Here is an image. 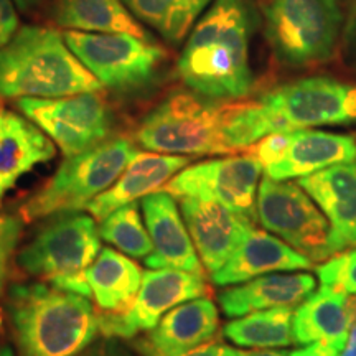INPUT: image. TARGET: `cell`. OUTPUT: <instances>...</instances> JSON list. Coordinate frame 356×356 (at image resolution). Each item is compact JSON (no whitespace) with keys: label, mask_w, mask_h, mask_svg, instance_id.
Returning <instances> with one entry per match:
<instances>
[{"label":"cell","mask_w":356,"mask_h":356,"mask_svg":"<svg viewBox=\"0 0 356 356\" xmlns=\"http://www.w3.org/2000/svg\"><path fill=\"white\" fill-rule=\"evenodd\" d=\"M254 13L248 0H213L197 20L178 58L177 71L191 91L231 101L252 89L249 42Z\"/></svg>","instance_id":"1"},{"label":"cell","mask_w":356,"mask_h":356,"mask_svg":"<svg viewBox=\"0 0 356 356\" xmlns=\"http://www.w3.org/2000/svg\"><path fill=\"white\" fill-rule=\"evenodd\" d=\"M89 297L44 284L10 287L7 312L20 356H78L95 343L99 315Z\"/></svg>","instance_id":"2"},{"label":"cell","mask_w":356,"mask_h":356,"mask_svg":"<svg viewBox=\"0 0 356 356\" xmlns=\"http://www.w3.org/2000/svg\"><path fill=\"white\" fill-rule=\"evenodd\" d=\"M102 84L66 44L60 32L26 25L0 48V96L63 97L99 92Z\"/></svg>","instance_id":"3"},{"label":"cell","mask_w":356,"mask_h":356,"mask_svg":"<svg viewBox=\"0 0 356 356\" xmlns=\"http://www.w3.org/2000/svg\"><path fill=\"white\" fill-rule=\"evenodd\" d=\"M231 109L233 102L195 91L173 92L145 115L137 129V142L159 154H233L226 140Z\"/></svg>","instance_id":"4"},{"label":"cell","mask_w":356,"mask_h":356,"mask_svg":"<svg viewBox=\"0 0 356 356\" xmlns=\"http://www.w3.org/2000/svg\"><path fill=\"white\" fill-rule=\"evenodd\" d=\"M259 8L280 65L307 68L335 55L345 24L341 0H259Z\"/></svg>","instance_id":"5"},{"label":"cell","mask_w":356,"mask_h":356,"mask_svg":"<svg viewBox=\"0 0 356 356\" xmlns=\"http://www.w3.org/2000/svg\"><path fill=\"white\" fill-rule=\"evenodd\" d=\"M137 152L126 137H115L66 157L55 175L22 204L20 218L37 221L86 208L121 177Z\"/></svg>","instance_id":"6"},{"label":"cell","mask_w":356,"mask_h":356,"mask_svg":"<svg viewBox=\"0 0 356 356\" xmlns=\"http://www.w3.org/2000/svg\"><path fill=\"white\" fill-rule=\"evenodd\" d=\"M51 218L22 249L17 257L19 266L53 287L91 297L86 270L101 251L96 221L79 211Z\"/></svg>","instance_id":"7"},{"label":"cell","mask_w":356,"mask_h":356,"mask_svg":"<svg viewBox=\"0 0 356 356\" xmlns=\"http://www.w3.org/2000/svg\"><path fill=\"white\" fill-rule=\"evenodd\" d=\"M65 42L102 86L132 91L154 78L165 50L152 40L129 33H89L68 30Z\"/></svg>","instance_id":"8"},{"label":"cell","mask_w":356,"mask_h":356,"mask_svg":"<svg viewBox=\"0 0 356 356\" xmlns=\"http://www.w3.org/2000/svg\"><path fill=\"white\" fill-rule=\"evenodd\" d=\"M256 207L261 225L296 251L315 262L332 257L328 221L299 184L266 175L257 188Z\"/></svg>","instance_id":"9"},{"label":"cell","mask_w":356,"mask_h":356,"mask_svg":"<svg viewBox=\"0 0 356 356\" xmlns=\"http://www.w3.org/2000/svg\"><path fill=\"white\" fill-rule=\"evenodd\" d=\"M17 106L42 129L65 157L81 154L108 140L113 115L97 92L63 97H20Z\"/></svg>","instance_id":"10"},{"label":"cell","mask_w":356,"mask_h":356,"mask_svg":"<svg viewBox=\"0 0 356 356\" xmlns=\"http://www.w3.org/2000/svg\"><path fill=\"white\" fill-rule=\"evenodd\" d=\"M261 102L282 132L356 122V86L328 76H310L273 89Z\"/></svg>","instance_id":"11"},{"label":"cell","mask_w":356,"mask_h":356,"mask_svg":"<svg viewBox=\"0 0 356 356\" xmlns=\"http://www.w3.org/2000/svg\"><path fill=\"white\" fill-rule=\"evenodd\" d=\"M262 165L248 154L185 167L165 185L177 198H200L225 204L249 221L257 220L256 190Z\"/></svg>","instance_id":"12"},{"label":"cell","mask_w":356,"mask_h":356,"mask_svg":"<svg viewBox=\"0 0 356 356\" xmlns=\"http://www.w3.org/2000/svg\"><path fill=\"white\" fill-rule=\"evenodd\" d=\"M207 291L202 274L181 269L145 270L126 310L99 315V332L108 338H131L142 330H152L168 310L198 299Z\"/></svg>","instance_id":"13"},{"label":"cell","mask_w":356,"mask_h":356,"mask_svg":"<svg viewBox=\"0 0 356 356\" xmlns=\"http://www.w3.org/2000/svg\"><path fill=\"white\" fill-rule=\"evenodd\" d=\"M180 211L193 246L210 274L229 259L251 228H254V222L248 218L208 200L180 198Z\"/></svg>","instance_id":"14"},{"label":"cell","mask_w":356,"mask_h":356,"mask_svg":"<svg viewBox=\"0 0 356 356\" xmlns=\"http://www.w3.org/2000/svg\"><path fill=\"white\" fill-rule=\"evenodd\" d=\"M330 221L332 256L356 248V162L338 163L297 180Z\"/></svg>","instance_id":"15"},{"label":"cell","mask_w":356,"mask_h":356,"mask_svg":"<svg viewBox=\"0 0 356 356\" xmlns=\"http://www.w3.org/2000/svg\"><path fill=\"white\" fill-rule=\"evenodd\" d=\"M142 211L154 251L145 257L150 269H181L202 274L197 249L184 225L175 200L165 190L154 191L142 198Z\"/></svg>","instance_id":"16"},{"label":"cell","mask_w":356,"mask_h":356,"mask_svg":"<svg viewBox=\"0 0 356 356\" xmlns=\"http://www.w3.org/2000/svg\"><path fill=\"white\" fill-rule=\"evenodd\" d=\"M186 155L137 152L124 168L121 177L86 204V210L97 220H102L124 204L144 198L154 191L162 190L173 175L188 167Z\"/></svg>","instance_id":"17"},{"label":"cell","mask_w":356,"mask_h":356,"mask_svg":"<svg viewBox=\"0 0 356 356\" xmlns=\"http://www.w3.org/2000/svg\"><path fill=\"white\" fill-rule=\"evenodd\" d=\"M314 261L266 231L251 228L211 280L216 286H234L270 273L310 269Z\"/></svg>","instance_id":"18"},{"label":"cell","mask_w":356,"mask_h":356,"mask_svg":"<svg viewBox=\"0 0 356 356\" xmlns=\"http://www.w3.org/2000/svg\"><path fill=\"white\" fill-rule=\"evenodd\" d=\"M55 155L56 145L37 124L0 108V203L22 177Z\"/></svg>","instance_id":"19"},{"label":"cell","mask_w":356,"mask_h":356,"mask_svg":"<svg viewBox=\"0 0 356 356\" xmlns=\"http://www.w3.org/2000/svg\"><path fill=\"white\" fill-rule=\"evenodd\" d=\"M220 327L216 305L207 297L184 302L168 310L150 335L137 343L140 351L173 356L210 341Z\"/></svg>","instance_id":"20"},{"label":"cell","mask_w":356,"mask_h":356,"mask_svg":"<svg viewBox=\"0 0 356 356\" xmlns=\"http://www.w3.org/2000/svg\"><path fill=\"white\" fill-rule=\"evenodd\" d=\"M348 162H356L355 137L314 129H296L292 131L286 155L264 170L273 180L286 181Z\"/></svg>","instance_id":"21"},{"label":"cell","mask_w":356,"mask_h":356,"mask_svg":"<svg viewBox=\"0 0 356 356\" xmlns=\"http://www.w3.org/2000/svg\"><path fill=\"white\" fill-rule=\"evenodd\" d=\"M351 323L353 317L348 307V293L322 286L293 312V341L299 345L320 341L340 353L348 338Z\"/></svg>","instance_id":"22"},{"label":"cell","mask_w":356,"mask_h":356,"mask_svg":"<svg viewBox=\"0 0 356 356\" xmlns=\"http://www.w3.org/2000/svg\"><path fill=\"white\" fill-rule=\"evenodd\" d=\"M317 280L310 274H264L243 286L220 293V305L228 317H243L257 310L296 307L315 291Z\"/></svg>","instance_id":"23"},{"label":"cell","mask_w":356,"mask_h":356,"mask_svg":"<svg viewBox=\"0 0 356 356\" xmlns=\"http://www.w3.org/2000/svg\"><path fill=\"white\" fill-rule=\"evenodd\" d=\"M56 24L89 33H129L152 40L122 0H56Z\"/></svg>","instance_id":"24"},{"label":"cell","mask_w":356,"mask_h":356,"mask_svg":"<svg viewBox=\"0 0 356 356\" xmlns=\"http://www.w3.org/2000/svg\"><path fill=\"white\" fill-rule=\"evenodd\" d=\"M86 280L99 309L121 312L131 305L139 291L142 273L131 257L104 248L88 267Z\"/></svg>","instance_id":"25"},{"label":"cell","mask_w":356,"mask_h":356,"mask_svg":"<svg viewBox=\"0 0 356 356\" xmlns=\"http://www.w3.org/2000/svg\"><path fill=\"white\" fill-rule=\"evenodd\" d=\"M142 24L168 43H180L213 0H122Z\"/></svg>","instance_id":"26"},{"label":"cell","mask_w":356,"mask_h":356,"mask_svg":"<svg viewBox=\"0 0 356 356\" xmlns=\"http://www.w3.org/2000/svg\"><path fill=\"white\" fill-rule=\"evenodd\" d=\"M292 307L257 310L246 317L228 322L222 333L238 346L248 348H277L293 343Z\"/></svg>","instance_id":"27"},{"label":"cell","mask_w":356,"mask_h":356,"mask_svg":"<svg viewBox=\"0 0 356 356\" xmlns=\"http://www.w3.org/2000/svg\"><path fill=\"white\" fill-rule=\"evenodd\" d=\"M97 229L104 241L111 243L129 257L145 259L147 256L152 254V239L140 220L139 207L136 202L124 204L102 218Z\"/></svg>","instance_id":"28"},{"label":"cell","mask_w":356,"mask_h":356,"mask_svg":"<svg viewBox=\"0 0 356 356\" xmlns=\"http://www.w3.org/2000/svg\"><path fill=\"white\" fill-rule=\"evenodd\" d=\"M320 284L345 293H356V248L328 257L327 262L315 267Z\"/></svg>","instance_id":"29"},{"label":"cell","mask_w":356,"mask_h":356,"mask_svg":"<svg viewBox=\"0 0 356 356\" xmlns=\"http://www.w3.org/2000/svg\"><path fill=\"white\" fill-rule=\"evenodd\" d=\"M22 228V218L0 215V296L6 291L12 254L20 241Z\"/></svg>","instance_id":"30"},{"label":"cell","mask_w":356,"mask_h":356,"mask_svg":"<svg viewBox=\"0 0 356 356\" xmlns=\"http://www.w3.org/2000/svg\"><path fill=\"white\" fill-rule=\"evenodd\" d=\"M292 140V131L287 132H274L269 136L262 137L252 145H249L244 152L249 157L256 159L261 163L262 168L274 165L275 162H279L284 157L289 149V144Z\"/></svg>","instance_id":"31"},{"label":"cell","mask_w":356,"mask_h":356,"mask_svg":"<svg viewBox=\"0 0 356 356\" xmlns=\"http://www.w3.org/2000/svg\"><path fill=\"white\" fill-rule=\"evenodd\" d=\"M341 40H343V53L346 61L356 70V0H350L348 13L341 30Z\"/></svg>","instance_id":"32"},{"label":"cell","mask_w":356,"mask_h":356,"mask_svg":"<svg viewBox=\"0 0 356 356\" xmlns=\"http://www.w3.org/2000/svg\"><path fill=\"white\" fill-rule=\"evenodd\" d=\"M19 32V15L13 8L12 0H0V48L13 38Z\"/></svg>","instance_id":"33"},{"label":"cell","mask_w":356,"mask_h":356,"mask_svg":"<svg viewBox=\"0 0 356 356\" xmlns=\"http://www.w3.org/2000/svg\"><path fill=\"white\" fill-rule=\"evenodd\" d=\"M142 355L145 356H165V355H159L154 353V351H140ZM173 356H244V351L234 350L231 346L221 345V343H203L200 346H195L185 353L180 355H173Z\"/></svg>","instance_id":"34"},{"label":"cell","mask_w":356,"mask_h":356,"mask_svg":"<svg viewBox=\"0 0 356 356\" xmlns=\"http://www.w3.org/2000/svg\"><path fill=\"white\" fill-rule=\"evenodd\" d=\"M78 356H129L118 343L113 340L101 341V343L91 345V348L84 350L81 355Z\"/></svg>","instance_id":"35"},{"label":"cell","mask_w":356,"mask_h":356,"mask_svg":"<svg viewBox=\"0 0 356 356\" xmlns=\"http://www.w3.org/2000/svg\"><path fill=\"white\" fill-rule=\"evenodd\" d=\"M289 356H340V353L333 350L332 346L317 341V343L307 345L305 348L292 351V353H289Z\"/></svg>","instance_id":"36"},{"label":"cell","mask_w":356,"mask_h":356,"mask_svg":"<svg viewBox=\"0 0 356 356\" xmlns=\"http://www.w3.org/2000/svg\"><path fill=\"white\" fill-rule=\"evenodd\" d=\"M340 356H356V322L351 323L348 338H346L343 350L340 351Z\"/></svg>","instance_id":"37"},{"label":"cell","mask_w":356,"mask_h":356,"mask_svg":"<svg viewBox=\"0 0 356 356\" xmlns=\"http://www.w3.org/2000/svg\"><path fill=\"white\" fill-rule=\"evenodd\" d=\"M244 356H289L287 351H274L261 348L257 351H244Z\"/></svg>","instance_id":"38"},{"label":"cell","mask_w":356,"mask_h":356,"mask_svg":"<svg viewBox=\"0 0 356 356\" xmlns=\"http://www.w3.org/2000/svg\"><path fill=\"white\" fill-rule=\"evenodd\" d=\"M13 2L17 3V7L20 8V10H32V8L42 6L43 2H47V0H13Z\"/></svg>","instance_id":"39"},{"label":"cell","mask_w":356,"mask_h":356,"mask_svg":"<svg viewBox=\"0 0 356 356\" xmlns=\"http://www.w3.org/2000/svg\"><path fill=\"white\" fill-rule=\"evenodd\" d=\"M348 307H350V312H351V317L356 322V296L355 297H348Z\"/></svg>","instance_id":"40"},{"label":"cell","mask_w":356,"mask_h":356,"mask_svg":"<svg viewBox=\"0 0 356 356\" xmlns=\"http://www.w3.org/2000/svg\"><path fill=\"white\" fill-rule=\"evenodd\" d=\"M0 356H15L8 346H0Z\"/></svg>","instance_id":"41"}]
</instances>
